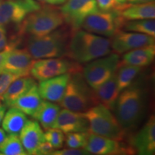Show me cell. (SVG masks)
<instances>
[{"label": "cell", "instance_id": "obj_1", "mask_svg": "<svg viewBox=\"0 0 155 155\" xmlns=\"http://www.w3.org/2000/svg\"><path fill=\"white\" fill-rule=\"evenodd\" d=\"M147 98L146 89L140 83H132L120 93L114 111L124 131L133 130L144 119Z\"/></svg>", "mask_w": 155, "mask_h": 155}, {"label": "cell", "instance_id": "obj_2", "mask_svg": "<svg viewBox=\"0 0 155 155\" xmlns=\"http://www.w3.org/2000/svg\"><path fill=\"white\" fill-rule=\"evenodd\" d=\"M111 53V40L78 29L72 31L66 56L75 63L83 64Z\"/></svg>", "mask_w": 155, "mask_h": 155}, {"label": "cell", "instance_id": "obj_3", "mask_svg": "<svg viewBox=\"0 0 155 155\" xmlns=\"http://www.w3.org/2000/svg\"><path fill=\"white\" fill-rule=\"evenodd\" d=\"M71 33L66 27H60L45 35L28 36L25 49L34 60L65 57Z\"/></svg>", "mask_w": 155, "mask_h": 155}, {"label": "cell", "instance_id": "obj_4", "mask_svg": "<svg viewBox=\"0 0 155 155\" xmlns=\"http://www.w3.org/2000/svg\"><path fill=\"white\" fill-rule=\"evenodd\" d=\"M98 104L94 89L85 80L81 71L71 73L65 93L59 106L75 112H85L88 108Z\"/></svg>", "mask_w": 155, "mask_h": 155}, {"label": "cell", "instance_id": "obj_5", "mask_svg": "<svg viewBox=\"0 0 155 155\" xmlns=\"http://www.w3.org/2000/svg\"><path fill=\"white\" fill-rule=\"evenodd\" d=\"M64 22L60 9L45 6L31 13L24 19L19 25V35L43 36L63 26Z\"/></svg>", "mask_w": 155, "mask_h": 155}, {"label": "cell", "instance_id": "obj_6", "mask_svg": "<svg viewBox=\"0 0 155 155\" xmlns=\"http://www.w3.org/2000/svg\"><path fill=\"white\" fill-rule=\"evenodd\" d=\"M83 114L88 121V132L117 141L124 137L125 131L115 115L103 104L98 103Z\"/></svg>", "mask_w": 155, "mask_h": 155}, {"label": "cell", "instance_id": "obj_7", "mask_svg": "<svg viewBox=\"0 0 155 155\" xmlns=\"http://www.w3.org/2000/svg\"><path fill=\"white\" fill-rule=\"evenodd\" d=\"M119 54L110 53L87 63L83 75L91 88L96 89L116 73L120 64Z\"/></svg>", "mask_w": 155, "mask_h": 155}, {"label": "cell", "instance_id": "obj_8", "mask_svg": "<svg viewBox=\"0 0 155 155\" xmlns=\"http://www.w3.org/2000/svg\"><path fill=\"white\" fill-rule=\"evenodd\" d=\"M124 21L117 9L111 11L99 10L88 15L81 28L91 33L112 38L122 28Z\"/></svg>", "mask_w": 155, "mask_h": 155}, {"label": "cell", "instance_id": "obj_9", "mask_svg": "<svg viewBox=\"0 0 155 155\" xmlns=\"http://www.w3.org/2000/svg\"><path fill=\"white\" fill-rule=\"evenodd\" d=\"M78 63L65 57L51 58L35 61L30 75L35 80L42 81L66 73L79 71Z\"/></svg>", "mask_w": 155, "mask_h": 155}, {"label": "cell", "instance_id": "obj_10", "mask_svg": "<svg viewBox=\"0 0 155 155\" xmlns=\"http://www.w3.org/2000/svg\"><path fill=\"white\" fill-rule=\"evenodd\" d=\"M41 7L37 0H2L0 4V26L19 25Z\"/></svg>", "mask_w": 155, "mask_h": 155}, {"label": "cell", "instance_id": "obj_11", "mask_svg": "<svg viewBox=\"0 0 155 155\" xmlns=\"http://www.w3.org/2000/svg\"><path fill=\"white\" fill-rule=\"evenodd\" d=\"M60 10L64 22L73 31L81 28L84 19L99 9L96 0H66Z\"/></svg>", "mask_w": 155, "mask_h": 155}, {"label": "cell", "instance_id": "obj_12", "mask_svg": "<svg viewBox=\"0 0 155 155\" xmlns=\"http://www.w3.org/2000/svg\"><path fill=\"white\" fill-rule=\"evenodd\" d=\"M111 48L114 53L124 54L139 48L155 45L154 37L146 34L119 30L112 37Z\"/></svg>", "mask_w": 155, "mask_h": 155}, {"label": "cell", "instance_id": "obj_13", "mask_svg": "<svg viewBox=\"0 0 155 155\" xmlns=\"http://www.w3.org/2000/svg\"><path fill=\"white\" fill-rule=\"evenodd\" d=\"M35 60L26 49L15 48L6 58L1 71H6L17 77L28 76Z\"/></svg>", "mask_w": 155, "mask_h": 155}, {"label": "cell", "instance_id": "obj_14", "mask_svg": "<svg viewBox=\"0 0 155 155\" xmlns=\"http://www.w3.org/2000/svg\"><path fill=\"white\" fill-rule=\"evenodd\" d=\"M84 149L89 154L96 155L118 154L124 152L129 154L133 152L132 150L123 148V147L119 144V141L90 132H88V139Z\"/></svg>", "mask_w": 155, "mask_h": 155}, {"label": "cell", "instance_id": "obj_15", "mask_svg": "<svg viewBox=\"0 0 155 155\" xmlns=\"http://www.w3.org/2000/svg\"><path fill=\"white\" fill-rule=\"evenodd\" d=\"M52 128L61 129L65 134L86 132L88 131L89 124L83 113L63 108L60 111Z\"/></svg>", "mask_w": 155, "mask_h": 155}, {"label": "cell", "instance_id": "obj_16", "mask_svg": "<svg viewBox=\"0 0 155 155\" xmlns=\"http://www.w3.org/2000/svg\"><path fill=\"white\" fill-rule=\"evenodd\" d=\"M131 145L138 154L152 155L155 153V118L152 115L134 136Z\"/></svg>", "mask_w": 155, "mask_h": 155}, {"label": "cell", "instance_id": "obj_17", "mask_svg": "<svg viewBox=\"0 0 155 155\" xmlns=\"http://www.w3.org/2000/svg\"><path fill=\"white\" fill-rule=\"evenodd\" d=\"M70 77L71 73H66L47 80L40 81L38 88L42 100L53 103L61 101Z\"/></svg>", "mask_w": 155, "mask_h": 155}, {"label": "cell", "instance_id": "obj_18", "mask_svg": "<svg viewBox=\"0 0 155 155\" xmlns=\"http://www.w3.org/2000/svg\"><path fill=\"white\" fill-rule=\"evenodd\" d=\"M19 139L28 154H35L39 145L45 141L44 132L38 121L28 119L19 133Z\"/></svg>", "mask_w": 155, "mask_h": 155}, {"label": "cell", "instance_id": "obj_19", "mask_svg": "<svg viewBox=\"0 0 155 155\" xmlns=\"http://www.w3.org/2000/svg\"><path fill=\"white\" fill-rule=\"evenodd\" d=\"M118 11L124 20L154 19L155 4L150 2L142 4H126L118 7Z\"/></svg>", "mask_w": 155, "mask_h": 155}, {"label": "cell", "instance_id": "obj_20", "mask_svg": "<svg viewBox=\"0 0 155 155\" xmlns=\"http://www.w3.org/2000/svg\"><path fill=\"white\" fill-rule=\"evenodd\" d=\"M94 91L98 103L114 111L116 100L120 94L118 88L116 73L100 86L94 89Z\"/></svg>", "mask_w": 155, "mask_h": 155}, {"label": "cell", "instance_id": "obj_21", "mask_svg": "<svg viewBox=\"0 0 155 155\" xmlns=\"http://www.w3.org/2000/svg\"><path fill=\"white\" fill-rule=\"evenodd\" d=\"M155 45L139 48L124 53L120 63L138 67L150 65L155 57Z\"/></svg>", "mask_w": 155, "mask_h": 155}, {"label": "cell", "instance_id": "obj_22", "mask_svg": "<svg viewBox=\"0 0 155 155\" xmlns=\"http://www.w3.org/2000/svg\"><path fill=\"white\" fill-rule=\"evenodd\" d=\"M42 101V98L38 91V85L35 84L17 98L11 107L18 108L26 115L32 116Z\"/></svg>", "mask_w": 155, "mask_h": 155}, {"label": "cell", "instance_id": "obj_23", "mask_svg": "<svg viewBox=\"0 0 155 155\" xmlns=\"http://www.w3.org/2000/svg\"><path fill=\"white\" fill-rule=\"evenodd\" d=\"M35 84V80L30 75L17 78L11 83L1 101L7 107H11L17 98Z\"/></svg>", "mask_w": 155, "mask_h": 155}, {"label": "cell", "instance_id": "obj_24", "mask_svg": "<svg viewBox=\"0 0 155 155\" xmlns=\"http://www.w3.org/2000/svg\"><path fill=\"white\" fill-rule=\"evenodd\" d=\"M61 111L59 104L48 101H42L32 117L38 121L44 129L47 130L53 127Z\"/></svg>", "mask_w": 155, "mask_h": 155}, {"label": "cell", "instance_id": "obj_25", "mask_svg": "<svg viewBox=\"0 0 155 155\" xmlns=\"http://www.w3.org/2000/svg\"><path fill=\"white\" fill-rule=\"evenodd\" d=\"M27 115L15 107H9L5 112L2 125L4 130L8 134L19 135L26 123Z\"/></svg>", "mask_w": 155, "mask_h": 155}, {"label": "cell", "instance_id": "obj_26", "mask_svg": "<svg viewBox=\"0 0 155 155\" xmlns=\"http://www.w3.org/2000/svg\"><path fill=\"white\" fill-rule=\"evenodd\" d=\"M140 71L141 67L120 63L116 72L118 88L120 93L130 86Z\"/></svg>", "mask_w": 155, "mask_h": 155}, {"label": "cell", "instance_id": "obj_27", "mask_svg": "<svg viewBox=\"0 0 155 155\" xmlns=\"http://www.w3.org/2000/svg\"><path fill=\"white\" fill-rule=\"evenodd\" d=\"M124 31L137 33L146 34L155 37L154 19H137V20H125L122 28Z\"/></svg>", "mask_w": 155, "mask_h": 155}, {"label": "cell", "instance_id": "obj_28", "mask_svg": "<svg viewBox=\"0 0 155 155\" xmlns=\"http://www.w3.org/2000/svg\"><path fill=\"white\" fill-rule=\"evenodd\" d=\"M0 154L4 155H26L18 135L9 134L2 142L0 143Z\"/></svg>", "mask_w": 155, "mask_h": 155}, {"label": "cell", "instance_id": "obj_29", "mask_svg": "<svg viewBox=\"0 0 155 155\" xmlns=\"http://www.w3.org/2000/svg\"><path fill=\"white\" fill-rule=\"evenodd\" d=\"M88 131L86 132H72L67 134L65 138V144L68 148H84L88 139Z\"/></svg>", "mask_w": 155, "mask_h": 155}, {"label": "cell", "instance_id": "obj_30", "mask_svg": "<svg viewBox=\"0 0 155 155\" xmlns=\"http://www.w3.org/2000/svg\"><path fill=\"white\" fill-rule=\"evenodd\" d=\"M44 136L45 140L48 141L55 150H58L63 147L65 135L61 129L50 128L44 132Z\"/></svg>", "mask_w": 155, "mask_h": 155}, {"label": "cell", "instance_id": "obj_31", "mask_svg": "<svg viewBox=\"0 0 155 155\" xmlns=\"http://www.w3.org/2000/svg\"><path fill=\"white\" fill-rule=\"evenodd\" d=\"M17 78L19 77L7 71H0V101L11 83Z\"/></svg>", "mask_w": 155, "mask_h": 155}, {"label": "cell", "instance_id": "obj_32", "mask_svg": "<svg viewBox=\"0 0 155 155\" xmlns=\"http://www.w3.org/2000/svg\"><path fill=\"white\" fill-rule=\"evenodd\" d=\"M89 154L87 151L83 149H64V150H54L50 155H86Z\"/></svg>", "mask_w": 155, "mask_h": 155}, {"label": "cell", "instance_id": "obj_33", "mask_svg": "<svg viewBox=\"0 0 155 155\" xmlns=\"http://www.w3.org/2000/svg\"><path fill=\"white\" fill-rule=\"evenodd\" d=\"M98 9L101 11H111L118 8L115 0H96Z\"/></svg>", "mask_w": 155, "mask_h": 155}, {"label": "cell", "instance_id": "obj_34", "mask_svg": "<svg viewBox=\"0 0 155 155\" xmlns=\"http://www.w3.org/2000/svg\"><path fill=\"white\" fill-rule=\"evenodd\" d=\"M55 149L47 141H44L39 145L37 149L35 154L38 155H48L51 154Z\"/></svg>", "mask_w": 155, "mask_h": 155}, {"label": "cell", "instance_id": "obj_35", "mask_svg": "<svg viewBox=\"0 0 155 155\" xmlns=\"http://www.w3.org/2000/svg\"><path fill=\"white\" fill-rule=\"evenodd\" d=\"M17 42H18V41H16V40L12 42H9L8 46L5 50L0 51V71L2 68L4 63H5L7 56L8 55L10 50L16 48V46L17 45Z\"/></svg>", "mask_w": 155, "mask_h": 155}, {"label": "cell", "instance_id": "obj_36", "mask_svg": "<svg viewBox=\"0 0 155 155\" xmlns=\"http://www.w3.org/2000/svg\"><path fill=\"white\" fill-rule=\"evenodd\" d=\"M8 45L7 30L4 26H0V51L5 50Z\"/></svg>", "mask_w": 155, "mask_h": 155}, {"label": "cell", "instance_id": "obj_37", "mask_svg": "<svg viewBox=\"0 0 155 155\" xmlns=\"http://www.w3.org/2000/svg\"><path fill=\"white\" fill-rule=\"evenodd\" d=\"M40 2L46 4V5H49L52 6L55 5H63L66 2V0H37Z\"/></svg>", "mask_w": 155, "mask_h": 155}, {"label": "cell", "instance_id": "obj_38", "mask_svg": "<svg viewBox=\"0 0 155 155\" xmlns=\"http://www.w3.org/2000/svg\"><path fill=\"white\" fill-rule=\"evenodd\" d=\"M150 2H154V0H127V2H129V4H142Z\"/></svg>", "mask_w": 155, "mask_h": 155}, {"label": "cell", "instance_id": "obj_39", "mask_svg": "<svg viewBox=\"0 0 155 155\" xmlns=\"http://www.w3.org/2000/svg\"><path fill=\"white\" fill-rule=\"evenodd\" d=\"M6 110H7V106H6L2 105L0 106V125H1L3 117L4 116H5Z\"/></svg>", "mask_w": 155, "mask_h": 155}, {"label": "cell", "instance_id": "obj_40", "mask_svg": "<svg viewBox=\"0 0 155 155\" xmlns=\"http://www.w3.org/2000/svg\"><path fill=\"white\" fill-rule=\"evenodd\" d=\"M6 137H7V134H6L5 131L3 129H1V128H0V143H2L4 140H5Z\"/></svg>", "mask_w": 155, "mask_h": 155}, {"label": "cell", "instance_id": "obj_41", "mask_svg": "<svg viewBox=\"0 0 155 155\" xmlns=\"http://www.w3.org/2000/svg\"><path fill=\"white\" fill-rule=\"evenodd\" d=\"M116 3L117 4L118 6H122L127 4V0H115Z\"/></svg>", "mask_w": 155, "mask_h": 155}, {"label": "cell", "instance_id": "obj_42", "mask_svg": "<svg viewBox=\"0 0 155 155\" xmlns=\"http://www.w3.org/2000/svg\"><path fill=\"white\" fill-rule=\"evenodd\" d=\"M2 2V0H0V4H1Z\"/></svg>", "mask_w": 155, "mask_h": 155}, {"label": "cell", "instance_id": "obj_43", "mask_svg": "<svg viewBox=\"0 0 155 155\" xmlns=\"http://www.w3.org/2000/svg\"><path fill=\"white\" fill-rule=\"evenodd\" d=\"M2 106V104H1V103H0V106Z\"/></svg>", "mask_w": 155, "mask_h": 155}]
</instances>
